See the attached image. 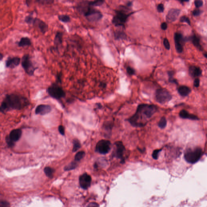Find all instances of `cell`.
<instances>
[{"instance_id": "obj_1", "label": "cell", "mask_w": 207, "mask_h": 207, "mask_svg": "<svg viewBox=\"0 0 207 207\" xmlns=\"http://www.w3.org/2000/svg\"><path fill=\"white\" fill-rule=\"evenodd\" d=\"M157 110V107L156 105L141 104L138 106L135 114L128 119V121L133 127H144Z\"/></svg>"}, {"instance_id": "obj_2", "label": "cell", "mask_w": 207, "mask_h": 207, "mask_svg": "<svg viewBox=\"0 0 207 207\" xmlns=\"http://www.w3.org/2000/svg\"><path fill=\"white\" fill-rule=\"evenodd\" d=\"M29 101L26 97L19 94H7L1 103L0 111L3 113L11 110H21L29 105Z\"/></svg>"}, {"instance_id": "obj_3", "label": "cell", "mask_w": 207, "mask_h": 207, "mask_svg": "<svg viewBox=\"0 0 207 207\" xmlns=\"http://www.w3.org/2000/svg\"><path fill=\"white\" fill-rule=\"evenodd\" d=\"M88 1L81 3L78 6V10L86 17L90 22H96L101 19L102 14L99 11L91 8Z\"/></svg>"}, {"instance_id": "obj_4", "label": "cell", "mask_w": 207, "mask_h": 207, "mask_svg": "<svg viewBox=\"0 0 207 207\" xmlns=\"http://www.w3.org/2000/svg\"><path fill=\"white\" fill-rule=\"evenodd\" d=\"M130 6L127 5L121 6L120 9L115 11V15L112 19V22L116 26H124L128 18L132 13L129 12Z\"/></svg>"}, {"instance_id": "obj_5", "label": "cell", "mask_w": 207, "mask_h": 207, "mask_svg": "<svg viewBox=\"0 0 207 207\" xmlns=\"http://www.w3.org/2000/svg\"><path fill=\"white\" fill-rule=\"evenodd\" d=\"M61 81L56 80V83L51 84L47 89V92L51 98L59 101L66 96V92L63 88L59 85Z\"/></svg>"}, {"instance_id": "obj_6", "label": "cell", "mask_w": 207, "mask_h": 207, "mask_svg": "<svg viewBox=\"0 0 207 207\" xmlns=\"http://www.w3.org/2000/svg\"><path fill=\"white\" fill-rule=\"evenodd\" d=\"M202 155V151L200 148L188 149L184 153V159L189 163L193 164L200 159Z\"/></svg>"}, {"instance_id": "obj_7", "label": "cell", "mask_w": 207, "mask_h": 207, "mask_svg": "<svg viewBox=\"0 0 207 207\" xmlns=\"http://www.w3.org/2000/svg\"><path fill=\"white\" fill-rule=\"evenodd\" d=\"M21 64L24 70L27 75L30 76L34 75L37 68L33 64L29 55L25 54L22 57Z\"/></svg>"}, {"instance_id": "obj_8", "label": "cell", "mask_w": 207, "mask_h": 207, "mask_svg": "<svg viewBox=\"0 0 207 207\" xmlns=\"http://www.w3.org/2000/svg\"><path fill=\"white\" fill-rule=\"evenodd\" d=\"M172 98V95L165 89H158L155 92L156 101L161 104H164L168 102Z\"/></svg>"}, {"instance_id": "obj_9", "label": "cell", "mask_w": 207, "mask_h": 207, "mask_svg": "<svg viewBox=\"0 0 207 207\" xmlns=\"http://www.w3.org/2000/svg\"><path fill=\"white\" fill-rule=\"evenodd\" d=\"M111 148V144L108 140H102L97 143L96 146V152L101 154L105 155L109 153Z\"/></svg>"}, {"instance_id": "obj_10", "label": "cell", "mask_w": 207, "mask_h": 207, "mask_svg": "<svg viewBox=\"0 0 207 207\" xmlns=\"http://www.w3.org/2000/svg\"><path fill=\"white\" fill-rule=\"evenodd\" d=\"M115 145V149L113 152V156L121 160V163H124L125 159L123 156L125 152V147L123 142L121 141L116 142Z\"/></svg>"}, {"instance_id": "obj_11", "label": "cell", "mask_w": 207, "mask_h": 207, "mask_svg": "<svg viewBox=\"0 0 207 207\" xmlns=\"http://www.w3.org/2000/svg\"><path fill=\"white\" fill-rule=\"evenodd\" d=\"M81 187L84 189H87L90 186L91 178L87 173H84L80 176L79 178Z\"/></svg>"}, {"instance_id": "obj_12", "label": "cell", "mask_w": 207, "mask_h": 207, "mask_svg": "<svg viewBox=\"0 0 207 207\" xmlns=\"http://www.w3.org/2000/svg\"><path fill=\"white\" fill-rule=\"evenodd\" d=\"M52 108L50 105L41 104L37 106L35 110V112L36 115H44L50 112Z\"/></svg>"}, {"instance_id": "obj_13", "label": "cell", "mask_w": 207, "mask_h": 207, "mask_svg": "<svg viewBox=\"0 0 207 207\" xmlns=\"http://www.w3.org/2000/svg\"><path fill=\"white\" fill-rule=\"evenodd\" d=\"M33 25L37 26L42 34H45L48 30V25L43 20L37 17H35Z\"/></svg>"}, {"instance_id": "obj_14", "label": "cell", "mask_w": 207, "mask_h": 207, "mask_svg": "<svg viewBox=\"0 0 207 207\" xmlns=\"http://www.w3.org/2000/svg\"><path fill=\"white\" fill-rule=\"evenodd\" d=\"M20 58L18 57H9L5 62V66L7 68L13 69L19 65Z\"/></svg>"}, {"instance_id": "obj_15", "label": "cell", "mask_w": 207, "mask_h": 207, "mask_svg": "<svg viewBox=\"0 0 207 207\" xmlns=\"http://www.w3.org/2000/svg\"><path fill=\"white\" fill-rule=\"evenodd\" d=\"M181 11L179 9H170L166 16V20L170 23L173 22L178 19Z\"/></svg>"}, {"instance_id": "obj_16", "label": "cell", "mask_w": 207, "mask_h": 207, "mask_svg": "<svg viewBox=\"0 0 207 207\" xmlns=\"http://www.w3.org/2000/svg\"><path fill=\"white\" fill-rule=\"evenodd\" d=\"M174 41L176 51L178 53H182L183 51V45L182 44V42H183V39L181 34L179 33H176L174 35Z\"/></svg>"}, {"instance_id": "obj_17", "label": "cell", "mask_w": 207, "mask_h": 207, "mask_svg": "<svg viewBox=\"0 0 207 207\" xmlns=\"http://www.w3.org/2000/svg\"><path fill=\"white\" fill-rule=\"evenodd\" d=\"M22 134V131L20 129H15L13 130L10 132L9 137L14 142L18 141L21 138Z\"/></svg>"}, {"instance_id": "obj_18", "label": "cell", "mask_w": 207, "mask_h": 207, "mask_svg": "<svg viewBox=\"0 0 207 207\" xmlns=\"http://www.w3.org/2000/svg\"><path fill=\"white\" fill-rule=\"evenodd\" d=\"M179 115L180 117L183 119H190L193 120H198V118L197 116H195L194 115L189 114V112L184 110H181Z\"/></svg>"}, {"instance_id": "obj_19", "label": "cell", "mask_w": 207, "mask_h": 207, "mask_svg": "<svg viewBox=\"0 0 207 207\" xmlns=\"http://www.w3.org/2000/svg\"><path fill=\"white\" fill-rule=\"evenodd\" d=\"M32 44L31 40L28 37H23L21 38L20 41L17 43V45L19 47L24 48L27 46H30Z\"/></svg>"}, {"instance_id": "obj_20", "label": "cell", "mask_w": 207, "mask_h": 207, "mask_svg": "<svg viewBox=\"0 0 207 207\" xmlns=\"http://www.w3.org/2000/svg\"><path fill=\"white\" fill-rule=\"evenodd\" d=\"M63 34L62 32H58L55 35L54 40V44L55 47L58 48V47L61 45L63 42Z\"/></svg>"}, {"instance_id": "obj_21", "label": "cell", "mask_w": 207, "mask_h": 207, "mask_svg": "<svg viewBox=\"0 0 207 207\" xmlns=\"http://www.w3.org/2000/svg\"><path fill=\"white\" fill-rule=\"evenodd\" d=\"M189 71L191 76L193 77L199 76L202 72V70L199 68L195 66L190 67L189 69Z\"/></svg>"}, {"instance_id": "obj_22", "label": "cell", "mask_w": 207, "mask_h": 207, "mask_svg": "<svg viewBox=\"0 0 207 207\" xmlns=\"http://www.w3.org/2000/svg\"><path fill=\"white\" fill-rule=\"evenodd\" d=\"M191 90L187 86H182L179 87L178 89V92L179 94L183 96H186L191 92Z\"/></svg>"}, {"instance_id": "obj_23", "label": "cell", "mask_w": 207, "mask_h": 207, "mask_svg": "<svg viewBox=\"0 0 207 207\" xmlns=\"http://www.w3.org/2000/svg\"><path fill=\"white\" fill-rule=\"evenodd\" d=\"M58 18L59 21L64 23H69L71 21L70 17L68 15L64 14L59 15L58 16Z\"/></svg>"}, {"instance_id": "obj_24", "label": "cell", "mask_w": 207, "mask_h": 207, "mask_svg": "<svg viewBox=\"0 0 207 207\" xmlns=\"http://www.w3.org/2000/svg\"><path fill=\"white\" fill-rule=\"evenodd\" d=\"M46 175L49 178H53V174L54 172V170L50 167H45L44 170Z\"/></svg>"}, {"instance_id": "obj_25", "label": "cell", "mask_w": 207, "mask_h": 207, "mask_svg": "<svg viewBox=\"0 0 207 207\" xmlns=\"http://www.w3.org/2000/svg\"><path fill=\"white\" fill-rule=\"evenodd\" d=\"M191 40L192 43L195 47L198 48L199 49H202V46L200 44L199 39L197 37H196V36H193V37H192Z\"/></svg>"}, {"instance_id": "obj_26", "label": "cell", "mask_w": 207, "mask_h": 207, "mask_svg": "<svg viewBox=\"0 0 207 207\" xmlns=\"http://www.w3.org/2000/svg\"><path fill=\"white\" fill-rule=\"evenodd\" d=\"M104 0H95L93 1H88L89 5L91 6H100L104 4Z\"/></svg>"}, {"instance_id": "obj_27", "label": "cell", "mask_w": 207, "mask_h": 207, "mask_svg": "<svg viewBox=\"0 0 207 207\" xmlns=\"http://www.w3.org/2000/svg\"><path fill=\"white\" fill-rule=\"evenodd\" d=\"M115 37L117 39H125L126 38V35L124 32L118 31L115 33Z\"/></svg>"}, {"instance_id": "obj_28", "label": "cell", "mask_w": 207, "mask_h": 207, "mask_svg": "<svg viewBox=\"0 0 207 207\" xmlns=\"http://www.w3.org/2000/svg\"><path fill=\"white\" fill-rule=\"evenodd\" d=\"M85 153L83 151L78 152L75 156V160L76 162H79L84 157Z\"/></svg>"}, {"instance_id": "obj_29", "label": "cell", "mask_w": 207, "mask_h": 207, "mask_svg": "<svg viewBox=\"0 0 207 207\" xmlns=\"http://www.w3.org/2000/svg\"><path fill=\"white\" fill-rule=\"evenodd\" d=\"M158 126L161 129H164L167 125V120L165 117H162L158 123Z\"/></svg>"}, {"instance_id": "obj_30", "label": "cell", "mask_w": 207, "mask_h": 207, "mask_svg": "<svg viewBox=\"0 0 207 207\" xmlns=\"http://www.w3.org/2000/svg\"><path fill=\"white\" fill-rule=\"evenodd\" d=\"M73 147L72 151L73 152L77 151L81 148V145L80 142L78 140H74L73 141Z\"/></svg>"}, {"instance_id": "obj_31", "label": "cell", "mask_w": 207, "mask_h": 207, "mask_svg": "<svg viewBox=\"0 0 207 207\" xmlns=\"http://www.w3.org/2000/svg\"><path fill=\"white\" fill-rule=\"evenodd\" d=\"M77 165V164L75 162H72L64 168V170L65 171L71 170L76 168Z\"/></svg>"}, {"instance_id": "obj_32", "label": "cell", "mask_w": 207, "mask_h": 207, "mask_svg": "<svg viewBox=\"0 0 207 207\" xmlns=\"http://www.w3.org/2000/svg\"><path fill=\"white\" fill-rule=\"evenodd\" d=\"M35 18L30 15H28L25 17L24 22L28 24H33Z\"/></svg>"}, {"instance_id": "obj_33", "label": "cell", "mask_w": 207, "mask_h": 207, "mask_svg": "<svg viewBox=\"0 0 207 207\" xmlns=\"http://www.w3.org/2000/svg\"><path fill=\"white\" fill-rule=\"evenodd\" d=\"M168 75L169 76V80L170 82L172 83L178 84L177 81L173 78V75H174V72L173 71H169L168 72Z\"/></svg>"}, {"instance_id": "obj_34", "label": "cell", "mask_w": 207, "mask_h": 207, "mask_svg": "<svg viewBox=\"0 0 207 207\" xmlns=\"http://www.w3.org/2000/svg\"><path fill=\"white\" fill-rule=\"evenodd\" d=\"M162 149H157L153 151L152 154V158L155 159H158L159 153L162 151Z\"/></svg>"}, {"instance_id": "obj_35", "label": "cell", "mask_w": 207, "mask_h": 207, "mask_svg": "<svg viewBox=\"0 0 207 207\" xmlns=\"http://www.w3.org/2000/svg\"><path fill=\"white\" fill-rule=\"evenodd\" d=\"M126 70H127V73L129 74L130 75H133L135 74V70L133 68L130 66H128L127 67Z\"/></svg>"}, {"instance_id": "obj_36", "label": "cell", "mask_w": 207, "mask_h": 207, "mask_svg": "<svg viewBox=\"0 0 207 207\" xmlns=\"http://www.w3.org/2000/svg\"><path fill=\"white\" fill-rule=\"evenodd\" d=\"M163 45L164 47H165V48L168 50H169L170 48V45L168 39L166 38H165L163 40Z\"/></svg>"}, {"instance_id": "obj_37", "label": "cell", "mask_w": 207, "mask_h": 207, "mask_svg": "<svg viewBox=\"0 0 207 207\" xmlns=\"http://www.w3.org/2000/svg\"><path fill=\"white\" fill-rule=\"evenodd\" d=\"M38 2L46 4H52L54 3L55 0H37Z\"/></svg>"}, {"instance_id": "obj_38", "label": "cell", "mask_w": 207, "mask_h": 207, "mask_svg": "<svg viewBox=\"0 0 207 207\" xmlns=\"http://www.w3.org/2000/svg\"><path fill=\"white\" fill-rule=\"evenodd\" d=\"M6 143L8 144L9 146H13L14 145V143L15 142H13L12 140L10 138L9 136H7L6 138Z\"/></svg>"}, {"instance_id": "obj_39", "label": "cell", "mask_w": 207, "mask_h": 207, "mask_svg": "<svg viewBox=\"0 0 207 207\" xmlns=\"http://www.w3.org/2000/svg\"><path fill=\"white\" fill-rule=\"evenodd\" d=\"M180 21L182 22H186L187 24H189V25L191 24V22H190V20L189 19V18L186 17L185 16L182 17L181 18Z\"/></svg>"}, {"instance_id": "obj_40", "label": "cell", "mask_w": 207, "mask_h": 207, "mask_svg": "<svg viewBox=\"0 0 207 207\" xmlns=\"http://www.w3.org/2000/svg\"><path fill=\"white\" fill-rule=\"evenodd\" d=\"M195 5L196 8H199L203 5V2L202 0H196L195 1Z\"/></svg>"}, {"instance_id": "obj_41", "label": "cell", "mask_w": 207, "mask_h": 207, "mask_svg": "<svg viewBox=\"0 0 207 207\" xmlns=\"http://www.w3.org/2000/svg\"><path fill=\"white\" fill-rule=\"evenodd\" d=\"M157 10L158 12L159 13H162L163 12L164 10V5L163 4H159L157 6Z\"/></svg>"}, {"instance_id": "obj_42", "label": "cell", "mask_w": 207, "mask_h": 207, "mask_svg": "<svg viewBox=\"0 0 207 207\" xmlns=\"http://www.w3.org/2000/svg\"><path fill=\"white\" fill-rule=\"evenodd\" d=\"M59 131L62 135H64L65 131H64V128L62 125H59L58 128Z\"/></svg>"}, {"instance_id": "obj_43", "label": "cell", "mask_w": 207, "mask_h": 207, "mask_svg": "<svg viewBox=\"0 0 207 207\" xmlns=\"http://www.w3.org/2000/svg\"><path fill=\"white\" fill-rule=\"evenodd\" d=\"M9 206V204L8 203L6 202H1L0 203V207H8Z\"/></svg>"}, {"instance_id": "obj_44", "label": "cell", "mask_w": 207, "mask_h": 207, "mask_svg": "<svg viewBox=\"0 0 207 207\" xmlns=\"http://www.w3.org/2000/svg\"><path fill=\"white\" fill-rule=\"evenodd\" d=\"M199 78H196V79L195 80L194 82V85L195 87L197 88V87H199Z\"/></svg>"}, {"instance_id": "obj_45", "label": "cell", "mask_w": 207, "mask_h": 207, "mask_svg": "<svg viewBox=\"0 0 207 207\" xmlns=\"http://www.w3.org/2000/svg\"><path fill=\"white\" fill-rule=\"evenodd\" d=\"M192 14H193V15L195 16H198L201 14V11L199 10H198V9H196V10H195L193 11Z\"/></svg>"}, {"instance_id": "obj_46", "label": "cell", "mask_w": 207, "mask_h": 207, "mask_svg": "<svg viewBox=\"0 0 207 207\" xmlns=\"http://www.w3.org/2000/svg\"><path fill=\"white\" fill-rule=\"evenodd\" d=\"M161 26V28H162V29L165 30L167 29V28H168V25H167V23H165V22H163V23H162Z\"/></svg>"}, {"instance_id": "obj_47", "label": "cell", "mask_w": 207, "mask_h": 207, "mask_svg": "<svg viewBox=\"0 0 207 207\" xmlns=\"http://www.w3.org/2000/svg\"><path fill=\"white\" fill-rule=\"evenodd\" d=\"M99 206V205L97 203H90L88 206H89V207H97V206Z\"/></svg>"}, {"instance_id": "obj_48", "label": "cell", "mask_w": 207, "mask_h": 207, "mask_svg": "<svg viewBox=\"0 0 207 207\" xmlns=\"http://www.w3.org/2000/svg\"><path fill=\"white\" fill-rule=\"evenodd\" d=\"M30 1H31V0H26V4L28 6L29 5L30 3Z\"/></svg>"}, {"instance_id": "obj_49", "label": "cell", "mask_w": 207, "mask_h": 207, "mask_svg": "<svg viewBox=\"0 0 207 207\" xmlns=\"http://www.w3.org/2000/svg\"><path fill=\"white\" fill-rule=\"evenodd\" d=\"M178 1H179L182 2V3L184 2H187V1H189V0H178Z\"/></svg>"}, {"instance_id": "obj_50", "label": "cell", "mask_w": 207, "mask_h": 207, "mask_svg": "<svg viewBox=\"0 0 207 207\" xmlns=\"http://www.w3.org/2000/svg\"><path fill=\"white\" fill-rule=\"evenodd\" d=\"M3 57V56L2 53H1V54H0V59H1V60H2Z\"/></svg>"}, {"instance_id": "obj_51", "label": "cell", "mask_w": 207, "mask_h": 207, "mask_svg": "<svg viewBox=\"0 0 207 207\" xmlns=\"http://www.w3.org/2000/svg\"><path fill=\"white\" fill-rule=\"evenodd\" d=\"M204 56L205 57V58H207V53H205V54H204Z\"/></svg>"}, {"instance_id": "obj_52", "label": "cell", "mask_w": 207, "mask_h": 207, "mask_svg": "<svg viewBox=\"0 0 207 207\" xmlns=\"http://www.w3.org/2000/svg\"><path fill=\"white\" fill-rule=\"evenodd\" d=\"M3 1L4 3H6V1H8V0H3Z\"/></svg>"}]
</instances>
